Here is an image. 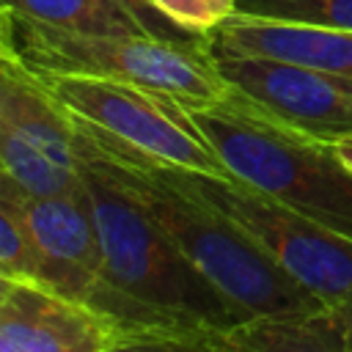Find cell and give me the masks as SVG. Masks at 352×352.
Returning a JSON list of instances; mask_svg holds the SVG:
<instances>
[{
	"label": "cell",
	"mask_w": 352,
	"mask_h": 352,
	"mask_svg": "<svg viewBox=\"0 0 352 352\" xmlns=\"http://www.w3.org/2000/svg\"><path fill=\"white\" fill-rule=\"evenodd\" d=\"M0 55L14 58L25 69L94 74L132 82L182 107L214 104L234 94V85L217 69L209 36L173 41L146 33H74L0 6Z\"/></svg>",
	"instance_id": "cell-4"
},
{
	"label": "cell",
	"mask_w": 352,
	"mask_h": 352,
	"mask_svg": "<svg viewBox=\"0 0 352 352\" xmlns=\"http://www.w3.org/2000/svg\"><path fill=\"white\" fill-rule=\"evenodd\" d=\"M330 148H333V151H336V157H338V160L352 170V135H349V138H341V140H333V143H330Z\"/></svg>",
	"instance_id": "cell-18"
},
{
	"label": "cell",
	"mask_w": 352,
	"mask_h": 352,
	"mask_svg": "<svg viewBox=\"0 0 352 352\" xmlns=\"http://www.w3.org/2000/svg\"><path fill=\"white\" fill-rule=\"evenodd\" d=\"M74 121V118H72ZM104 168L135 195L162 234L209 278L242 319L316 308L327 300L297 283L267 250L204 198L170 179L168 165L116 140L113 135L74 121Z\"/></svg>",
	"instance_id": "cell-1"
},
{
	"label": "cell",
	"mask_w": 352,
	"mask_h": 352,
	"mask_svg": "<svg viewBox=\"0 0 352 352\" xmlns=\"http://www.w3.org/2000/svg\"><path fill=\"white\" fill-rule=\"evenodd\" d=\"M336 311V322L341 330V341H344V352H352V294L344 300L330 302Z\"/></svg>",
	"instance_id": "cell-17"
},
{
	"label": "cell",
	"mask_w": 352,
	"mask_h": 352,
	"mask_svg": "<svg viewBox=\"0 0 352 352\" xmlns=\"http://www.w3.org/2000/svg\"><path fill=\"white\" fill-rule=\"evenodd\" d=\"M0 173L33 198L82 179L72 116L8 55H0Z\"/></svg>",
	"instance_id": "cell-7"
},
{
	"label": "cell",
	"mask_w": 352,
	"mask_h": 352,
	"mask_svg": "<svg viewBox=\"0 0 352 352\" xmlns=\"http://www.w3.org/2000/svg\"><path fill=\"white\" fill-rule=\"evenodd\" d=\"M217 69L278 121L322 143L352 135V80L346 77L267 55H220Z\"/></svg>",
	"instance_id": "cell-8"
},
{
	"label": "cell",
	"mask_w": 352,
	"mask_h": 352,
	"mask_svg": "<svg viewBox=\"0 0 352 352\" xmlns=\"http://www.w3.org/2000/svg\"><path fill=\"white\" fill-rule=\"evenodd\" d=\"M77 129V126H74ZM80 176L102 239L104 272L116 289L187 333L201 352H220V338L239 322L209 278L162 234L135 195L104 168L77 129Z\"/></svg>",
	"instance_id": "cell-2"
},
{
	"label": "cell",
	"mask_w": 352,
	"mask_h": 352,
	"mask_svg": "<svg viewBox=\"0 0 352 352\" xmlns=\"http://www.w3.org/2000/svg\"><path fill=\"white\" fill-rule=\"evenodd\" d=\"M176 28L209 36L217 25L236 14V0H151Z\"/></svg>",
	"instance_id": "cell-15"
},
{
	"label": "cell",
	"mask_w": 352,
	"mask_h": 352,
	"mask_svg": "<svg viewBox=\"0 0 352 352\" xmlns=\"http://www.w3.org/2000/svg\"><path fill=\"white\" fill-rule=\"evenodd\" d=\"M220 352H344V341L333 305L322 302L242 319L223 333Z\"/></svg>",
	"instance_id": "cell-11"
},
{
	"label": "cell",
	"mask_w": 352,
	"mask_h": 352,
	"mask_svg": "<svg viewBox=\"0 0 352 352\" xmlns=\"http://www.w3.org/2000/svg\"><path fill=\"white\" fill-rule=\"evenodd\" d=\"M129 338L85 302L36 283L0 278V352H124Z\"/></svg>",
	"instance_id": "cell-9"
},
{
	"label": "cell",
	"mask_w": 352,
	"mask_h": 352,
	"mask_svg": "<svg viewBox=\"0 0 352 352\" xmlns=\"http://www.w3.org/2000/svg\"><path fill=\"white\" fill-rule=\"evenodd\" d=\"M182 110L234 179L352 239V170L330 143L278 121L236 88L223 102Z\"/></svg>",
	"instance_id": "cell-3"
},
{
	"label": "cell",
	"mask_w": 352,
	"mask_h": 352,
	"mask_svg": "<svg viewBox=\"0 0 352 352\" xmlns=\"http://www.w3.org/2000/svg\"><path fill=\"white\" fill-rule=\"evenodd\" d=\"M0 278L44 283V256L28 223L19 187L0 173Z\"/></svg>",
	"instance_id": "cell-13"
},
{
	"label": "cell",
	"mask_w": 352,
	"mask_h": 352,
	"mask_svg": "<svg viewBox=\"0 0 352 352\" xmlns=\"http://www.w3.org/2000/svg\"><path fill=\"white\" fill-rule=\"evenodd\" d=\"M0 6L14 8L36 22L74 33H96V36L146 33L140 22L132 19L116 0H0Z\"/></svg>",
	"instance_id": "cell-12"
},
{
	"label": "cell",
	"mask_w": 352,
	"mask_h": 352,
	"mask_svg": "<svg viewBox=\"0 0 352 352\" xmlns=\"http://www.w3.org/2000/svg\"><path fill=\"white\" fill-rule=\"evenodd\" d=\"M28 72L74 121L102 129L170 168L195 170L214 179H234L220 154L187 121L176 102L110 77L50 69Z\"/></svg>",
	"instance_id": "cell-5"
},
{
	"label": "cell",
	"mask_w": 352,
	"mask_h": 352,
	"mask_svg": "<svg viewBox=\"0 0 352 352\" xmlns=\"http://www.w3.org/2000/svg\"><path fill=\"white\" fill-rule=\"evenodd\" d=\"M168 173L173 182L239 226L316 297L336 302L352 294V239L292 212L289 206L239 179H214L170 165Z\"/></svg>",
	"instance_id": "cell-6"
},
{
	"label": "cell",
	"mask_w": 352,
	"mask_h": 352,
	"mask_svg": "<svg viewBox=\"0 0 352 352\" xmlns=\"http://www.w3.org/2000/svg\"><path fill=\"white\" fill-rule=\"evenodd\" d=\"M236 14L352 30V0H236Z\"/></svg>",
	"instance_id": "cell-14"
},
{
	"label": "cell",
	"mask_w": 352,
	"mask_h": 352,
	"mask_svg": "<svg viewBox=\"0 0 352 352\" xmlns=\"http://www.w3.org/2000/svg\"><path fill=\"white\" fill-rule=\"evenodd\" d=\"M209 47L217 58L267 55L352 80V30L234 14L209 33Z\"/></svg>",
	"instance_id": "cell-10"
},
{
	"label": "cell",
	"mask_w": 352,
	"mask_h": 352,
	"mask_svg": "<svg viewBox=\"0 0 352 352\" xmlns=\"http://www.w3.org/2000/svg\"><path fill=\"white\" fill-rule=\"evenodd\" d=\"M132 19L140 22V28L148 36H160V38H173V41H192V38H204L198 33H187L182 28H176L165 14H160V8L151 0H116Z\"/></svg>",
	"instance_id": "cell-16"
}]
</instances>
